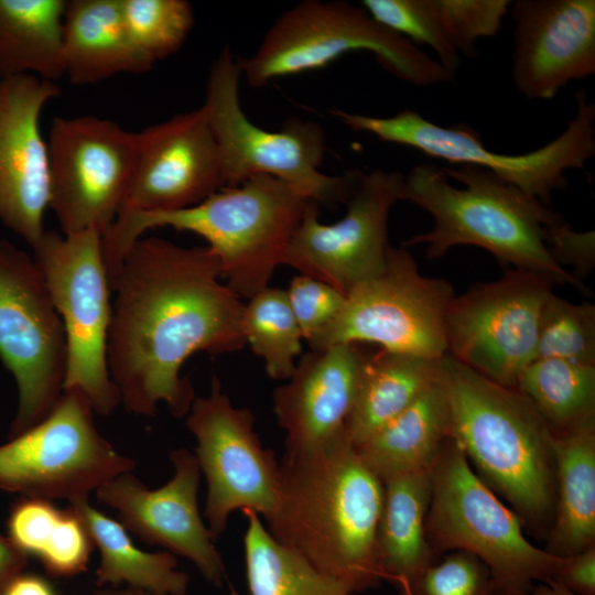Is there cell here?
I'll return each instance as SVG.
<instances>
[{"label": "cell", "mask_w": 595, "mask_h": 595, "mask_svg": "<svg viewBox=\"0 0 595 595\" xmlns=\"http://www.w3.org/2000/svg\"><path fill=\"white\" fill-rule=\"evenodd\" d=\"M218 258L206 247H182L141 237L111 284L108 369L125 409L153 416L158 404L188 413L195 398L184 363L195 353L240 350L245 344L240 296L219 281Z\"/></svg>", "instance_id": "6da1fadb"}, {"label": "cell", "mask_w": 595, "mask_h": 595, "mask_svg": "<svg viewBox=\"0 0 595 595\" xmlns=\"http://www.w3.org/2000/svg\"><path fill=\"white\" fill-rule=\"evenodd\" d=\"M383 482L353 444L285 454L267 529L323 573L358 594L382 580L378 530Z\"/></svg>", "instance_id": "7a4b0ae2"}, {"label": "cell", "mask_w": 595, "mask_h": 595, "mask_svg": "<svg viewBox=\"0 0 595 595\" xmlns=\"http://www.w3.org/2000/svg\"><path fill=\"white\" fill-rule=\"evenodd\" d=\"M441 376L450 436L477 477L518 515L526 533L544 541L555 508L549 425L518 389L496 383L446 354Z\"/></svg>", "instance_id": "3957f363"}, {"label": "cell", "mask_w": 595, "mask_h": 595, "mask_svg": "<svg viewBox=\"0 0 595 595\" xmlns=\"http://www.w3.org/2000/svg\"><path fill=\"white\" fill-rule=\"evenodd\" d=\"M313 202L282 180L256 175L184 209L119 217L101 237L110 284L128 250L145 231L171 227L203 237L218 258L227 285L240 298L251 299L269 286L274 270L283 264Z\"/></svg>", "instance_id": "277c9868"}, {"label": "cell", "mask_w": 595, "mask_h": 595, "mask_svg": "<svg viewBox=\"0 0 595 595\" xmlns=\"http://www.w3.org/2000/svg\"><path fill=\"white\" fill-rule=\"evenodd\" d=\"M401 201L418 205L434 220L430 231L411 237L403 248L424 244L428 258L435 259L456 246L480 247L504 266L589 293L549 252L543 226L556 213L493 172L421 163L404 175Z\"/></svg>", "instance_id": "5b68a950"}, {"label": "cell", "mask_w": 595, "mask_h": 595, "mask_svg": "<svg viewBox=\"0 0 595 595\" xmlns=\"http://www.w3.org/2000/svg\"><path fill=\"white\" fill-rule=\"evenodd\" d=\"M366 51L392 76L414 86L452 83L435 58L346 1L305 0L283 12L256 52L238 58L251 87L318 69L342 55Z\"/></svg>", "instance_id": "8992f818"}, {"label": "cell", "mask_w": 595, "mask_h": 595, "mask_svg": "<svg viewBox=\"0 0 595 595\" xmlns=\"http://www.w3.org/2000/svg\"><path fill=\"white\" fill-rule=\"evenodd\" d=\"M431 502L425 538L435 556L465 551L489 569L496 588L531 592L545 582L561 558L531 543L518 515L472 469L448 436L430 469Z\"/></svg>", "instance_id": "52a82bcc"}, {"label": "cell", "mask_w": 595, "mask_h": 595, "mask_svg": "<svg viewBox=\"0 0 595 595\" xmlns=\"http://www.w3.org/2000/svg\"><path fill=\"white\" fill-rule=\"evenodd\" d=\"M238 58L225 47L213 62L203 104L220 151L224 187H235L256 175L282 180L320 206L347 202L361 171L343 175L322 173L323 128L301 118L288 119L278 131L255 125L239 99Z\"/></svg>", "instance_id": "ba28073f"}, {"label": "cell", "mask_w": 595, "mask_h": 595, "mask_svg": "<svg viewBox=\"0 0 595 595\" xmlns=\"http://www.w3.org/2000/svg\"><path fill=\"white\" fill-rule=\"evenodd\" d=\"M575 100L576 113L564 131L543 147L523 154L491 152L467 125L440 126L411 109L391 117L339 109L332 113L351 130L368 132L380 141L410 147L452 164L485 169L547 205L554 192L567 187L566 171L585 170L586 162L595 154V104L587 101L584 88L576 91Z\"/></svg>", "instance_id": "9c48e42d"}, {"label": "cell", "mask_w": 595, "mask_h": 595, "mask_svg": "<svg viewBox=\"0 0 595 595\" xmlns=\"http://www.w3.org/2000/svg\"><path fill=\"white\" fill-rule=\"evenodd\" d=\"M32 249L65 332L63 391H80L95 413L109 415L121 399L107 360L112 290L101 235L96 230L72 235L45 230Z\"/></svg>", "instance_id": "30bf717a"}, {"label": "cell", "mask_w": 595, "mask_h": 595, "mask_svg": "<svg viewBox=\"0 0 595 595\" xmlns=\"http://www.w3.org/2000/svg\"><path fill=\"white\" fill-rule=\"evenodd\" d=\"M94 414L80 391L64 390L44 420L0 445V490L71 502L132 472L134 462L99 433Z\"/></svg>", "instance_id": "8fae6325"}, {"label": "cell", "mask_w": 595, "mask_h": 595, "mask_svg": "<svg viewBox=\"0 0 595 595\" xmlns=\"http://www.w3.org/2000/svg\"><path fill=\"white\" fill-rule=\"evenodd\" d=\"M453 296L447 280L422 275L405 248L390 246L380 272L346 294L337 317L309 345L323 349L369 343L440 359L446 354L445 314Z\"/></svg>", "instance_id": "7c38bea8"}, {"label": "cell", "mask_w": 595, "mask_h": 595, "mask_svg": "<svg viewBox=\"0 0 595 595\" xmlns=\"http://www.w3.org/2000/svg\"><path fill=\"white\" fill-rule=\"evenodd\" d=\"M0 360L19 393L9 439L44 420L63 393L62 320L33 257L0 239Z\"/></svg>", "instance_id": "4fadbf2b"}, {"label": "cell", "mask_w": 595, "mask_h": 595, "mask_svg": "<svg viewBox=\"0 0 595 595\" xmlns=\"http://www.w3.org/2000/svg\"><path fill=\"white\" fill-rule=\"evenodd\" d=\"M50 205L63 235L110 229L133 172L139 133L96 116L54 117L47 138Z\"/></svg>", "instance_id": "5bb4252c"}, {"label": "cell", "mask_w": 595, "mask_h": 595, "mask_svg": "<svg viewBox=\"0 0 595 595\" xmlns=\"http://www.w3.org/2000/svg\"><path fill=\"white\" fill-rule=\"evenodd\" d=\"M554 284L521 269L453 296L445 314L446 355L487 379L516 388L536 359L540 318Z\"/></svg>", "instance_id": "9a60e30c"}, {"label": "cell", "mask_w": 595, "mask_h": 595, "mask_svg": "<svg viewBox=\"0 0 595 595\" xmlns=\"http://www.w3.org/2000/svg\"><path fill=\"white\" fill-rule=\"evenodd\" d=\"M186 426L196 439L195 456L207 484L204 516L215 540L234 511L268 518L279 490L280 462L266 448L247 408L232 405L216 377L207 397H195Z\"/></svg>", "instance_id": "2e32d148"}, {"label": "cell", "mask_w": 595, "mask_h": 595, "mask_svg": "<svg viewBox=\"0 0 595 595\" xmlns=\"http://www.w3.org/2000/svg\"><path fill=\"white\" fill-rule=\"evenodd\" d=\"M404 174L361 173L345 216L333 224L318 219L320 205L307 207L285 252L283 264L347 294L382 269L390 245L388 219L401 201Z\"/></svg>", "instance_id": "e0dca14e"}, {"label": "cell", "mask_w": 595, "mask_h": 595, "mask_svg": "<svg viewBox=\"0 0 595 595\" xmlns=\"http://www.w3.org/2000/svg\"><path fill=\"white\" fill-rule=\"evenodd\" d=\"M138 133L137 159L117 218L184 209L224 188L220 151L204 105Z\"/></svg>", "instance_id": "ac0fdd59"}, {"label": "cell", "mask_w": 595, "mask_h": 595, "mask_svg": "<svg viewBox=\"0 0 595 595\" xmlns=\"http://www.w3.org/2000/svg\"><path fill=\"white\" fill-rule=\"evenodd\" d=\"M173 477L149 489L131 472L122 473L96 490L97 499L117 511L119 522L140 540L190 560L214 586L226 578L224 560L197 506L201 469L186 448L170 454Z\"/></svg>", "instance_id": "d6986e66"}, {"label": "cell", "mask_w": 595, "mask_h": 595, "mask_svg": "<svg viewBox=\"0 0 595 595\" xmlns=\"http://www.w3.org/2000/svg\"><path fill=\"white\" fill-rule=\"evenodd\" d=\"M61 87L33 75L0 78V221L33 247L50 205L48 154L40 118Z\"/></svg>", "instance_id": "ffe728a7"}, {"label": "cell", "mask_w": 595, "mask_h": 595, "mask_svg": "<svg viewBox=\"0 0 595 595\" xmlns=\"http://www.w3.org/2000/svg\"><path fill=\"white\" fill-rule=\"evenodd\" d=\"M512 80L528 99L550 100L595 74V0L511 1Z\"/></svg>", "instance_id": "44dd1931"}, {"label": "cell", "mask_w": 595, "mask_h": 595, "mask_svg": "<svg viewBox=\"0 0 595 595\" xmlns=\"http://www.w3.org/2000/svg\"><path fill=\"white\" fill-rule=\"evenodd\" d=\"M366 356L359 344H337L303 355L272 397L278 424L285 433V454L351 444L348 424Z\"/></svg>", "instance_id": "7402d4cb"}, {"label": "cell", "mask_w": 595, "mask_h": 595, "mask_svg": "<svg viewBox=\"0 0 595 595\" xmlns=\"http://www.w3.org/2000/svg\"><path fill=\"white\" fill-rule=\"evenodd\" d=\"M63 53L64 76L75 86L147 73L154 65L131 39L120 0H67Z\"/></svg>", "instance_id": "603a6c76"}, {"label": "cell", "mask_w": 595, "mask_h": 595, "mask_svg": "<svg viewBox=\"0 0 595 595\" xmlns=\"http://www.w3.org/2000/svg\"><path fill=\"white\" fill-rule=\"evenodd\" d=\"M448 436V401L440 374L439 379L405 410L353 446L383 480L396 475L430 470Z\"/></svg>", "instance_id": "cb8c5ba5"}, {"label": "cell", "mask_w": 595, "mask_h": 595, "mask_svg": "<svg viewBox=\"0 0 595 595\" xmlns=\"http://www.w3.org/2000/svg\"><path fill=\"white\" fill-rule=\"evenodd\" d=\"M553 447L555 508L543 550L565 558L595 545V420L553 434Z\"/></svg>", "instance_id": "d4e9b609"}, {"label": "cell", "mask_w": 595, "mask_h": 595, "mask_svg": "<svg viewBox=\"0 0 595 595\" xmlns=\"http://www.w3.org/2000/svg\"><path fill=\"white\" fill-rule=\"evenodd\" d=\"M378 530L382 580L397 587L407 584L439 560L425 538L431 496L430 470L388 477Z\"/></svg>", "instance_id": "484cf974"}, {"label": "cell", "mask_w": 595, "mask_h": 595, "mask_svg": "<svg viewBox=\"0 0 595 595\" xmlns=\"http://www.w3.org/2000/svg\"><path fill=\"white\" fill-rule=\"evenodd\" d=\"M85 523L99 551L96 584L139 588L158 595H186L188 575L178 570L176 556L167 551L145 552L131 540L127 529L89 504L88 498L68 506Z\"/></svg>", "instance_id": "4316f807"}, {"label": "cell", "mask_w": 595, "mask_h": 595, "mask_svg": "<svg viewBox=\"0 0 595 595\" xmlns=\"http://www.w3.org/2000/svg\"><path fill=\"white\" fill-rule=\"evenodd\" d=\"M441 358L428 359L385 349L367 354L348 424L350 443L357 445L365 441L436 381Z\"/></svg>", "instance_id": "83f0119b"}, {"label": "cell", "mask_w": 595, "mask_h": 595, "mask_svg": "<svg viewBox=\"0 0 595 595\" xmlns=\"http://www.w3.org/2000/svg\"><path fill=\"white\" fill-rule=\"evenodd\" d=\"M67 0H0V78L65 75L63 25Z\"/></svg>", "instance_id": "f1b7e54d"}, {"label": "cell", "mask_w": 595, "mask_h": 595, "mask_svg": "<svg viewBox=\"0 0 595 595\" xmlns=\"http://www.w3.org/2000/svg\"><path fill=\"white\" fill-rule=\"evenodd\" d=\"M8 538L28 556L36 558L53 577H72L87 570L94 543L69 507L52 500L21 497L10 509Z\"/></svg>", "instance_id": "f546056e"}, {"label": "cell", "mask_w": 595, "mask_h": 595, "mask_svg": "<svg viewBox=\"0 0 595 595\" xmlns=\"http://www.w3.org/2000/svg\"><path fill=\"white\" fill-rule=\"evenodd\" d=\"M244 534L246 577L250 595H358L280 543L253 511Z\"/></svg>", "instance_id": "4dcf8cb0"}, {"label": "cell", "mask_w": 595, "mask_h": 595, "mask_svg": "<svg viewBox=\"0 0 595 595\" xmlns=\"http://www.w3.org/2000/svg\"><path fill=\"white\" fill-rule=\"evenodd\" d=\"M516 389L532 402L552 434L595 420V366L538 358L522 370Z\"/></svg>", "instance_id": "1f68e13d"}, {"label": "cell", "mask_w": 595, "mask_h": 595, "mask_svg": "<svg viewBox=\"0 0 595 595\" xmlns=\"http://www.w3.org/2000/svg\"><path fill=\"white\" fill-rule=\"evenodd\" d=\"M244 334L251 350L263 359L271 379H289L303 338L286 290L268 286L245 304Z\"/></svg>", "instance_id": "d6a6232c"}, {"label": "cell", "mask_w": 595, "mask_h": 595, "mask_svg": "<svg viewBox=\"0 0 595 595\" xmlns=\"http://www.w3.org/2000/svg\"><path fill=\"white\" fill-rule=\"evenodd\" d=\"M538 358L595 366V305L574 304L552 293L540 318Z\"/></svg>", "instance_id": "836d02e7"}, {"label": "cell", "mask_w": 595, "mask_h": 595, "mask_svg": "<svg viewBox=\"0 0 595 595\" xmlns=\"http://www.w3.org/2000/svg\"><path fill=\"white\" fill-rule=\"evenodd\" d=\"M128 32L153 63L181 48L194 23L185 0H120Z\"/></svg>", "instance_id": "e575fe53"}, {"label": "cell", "mask_w": 595, "mask_h": 595, "mask_svg": "<svg viewBox=\"0 0 595 595\" xmlns=\"http://www.w3.org/2000/svg\"><path fill=\"white\" fill-rule=\"evenodd\" d=\"M378 23L411 43L429 45L437 62L456 76L459 53L450 42L434 0H364L360 4Z\"/></svg>", "instance_id": "d590c367"}, {"label": "cell", "mask_w": 595, "mask_h": 595, "mask_svg": "<svg viewBox=\"0 0 595 595\" xmlns=\"http://www.w3.org/2000/svg\"><path fill=\"white\" fill-rule=\"evenodd\" d=\"M398 589L399 595H494L496 586L480 559L465 551H452Z\"/></svg>", "instance_id": "8d00e7d4"}, {"label": "cell", "mask_w": 595, "mask_h": 595, "mask_svg": "<svg viewBox=\"0 0 595 595\" xmlns=\"http://www.w3.org/2000/svg\"><path fill=\"white\" fill-rule=\"evenodd\" d=\"M434 1L450 42L459 54L467 56L476 55L478 40L499 32L511 3L509 0Z\"/></svg>", "instance_id": "74e56055"}, {"label": "cell", "mask_w": 595, "mask_h": 595, "mask_svg": "<svg viewBox=\"0 0 595 595\" xmlns=\"http://www.w3.org/2000/svg\"><path fill=\"white\" fill-rule=\"evenodd\" d=\"M288 300L307 343L314 340L337 317L346 295L317 279L300 274L286 290Z\"/></svg>", "instance_id": "f35d334b"}, {"label": "cell", "mask_w": 595, "mask_h": 595, "mask_svg": "<svg viewBox=\"0 0 595 595\" xmlns=\"http://www.w3.org/2000/svg\"><path fill=\"white\" fill-rule=\"evenodd\" d=\"M544 241L554 261L574 269V277L582 281L595 266V232L577 231L555 214L544 226Z\"/></svg>", "instance_id": "ab89813d"}, {"label": "cell", "mask_w": 595, "mask_h": 595, "mask_svg": "<svg viewBox=\"0 0 595 595\" xmlns=\"http://www.w3.org/2000/svg\"><path fill=\"white\" fill-rule=\"evenodd\" d=\"M550 580L575 595H595V545L561 558Z\"/></svg>", "instance_id": "60d3db41"}, {"label": "cell", "mask_w": 595, "mask_h": 595, "mask_svg": "<svg viewBox=\"0 0 595 595\" xmlns=\"http://www.w3.org/2000/svg\"><path fill=\"white\" fill-rule=\"evenodd\" d=\"M29 556L0 533V593L18 574L24 572Z\"/></svg>", "instance_id": "b9f144b4"}, {"label": "cell", "mask_w": 595, "mask_h": 595, "mask_svg": "<svg viewBox=\"0 0 595 595\" xmlns=\"http://www.w3.org/2000/svg\"><path fill=\"white\" fill-rule=\"evenodd\" d=\"M0 595H60L48 578L22 572L12 578Z\"/></svg>", "instance_id": "7bdbcfd3"}, {"label": "cell", "mask_w": 595, "mask_h": 595, "mask_svg": "<svg viewBox=\"0 0 595 595\" xmlns=\"http://www.w3.org/2000/svg\"><path fill=\"white\" fill-rule=\"evenodd\" d=\"M531 594L532 595H575L550 578L541 583L540 585L532 587Z\"/></svg>", "instance_id": "ee69618b"}, {"label": "cell", "mask_w": 595, "mask_h": 595, "mask_svg": "<svg viewBox=\"0 0 595 595\" xmlns=\"http://www.w3.org/2000/svg\"><path fill=\"white\" fill-rule=\"evenodd\" d=\"M88 595H158V594L127 586L122 588H119V587L102 588L101 587L100 589H97Z\"/></svg>", "instance_id": "f6af8a7d"}, {"label": "cell", "mask_w": 595, "mask_h": 595, "mask_svg": "<svg viewBox=\"0 0 595 595\" xmlns=\"http://www.w3.org/2000/svg\"><path fill=\"white\" fill-rule=\"evenodd\" d=\"M494 595H532L529 591L496 588Z\"/></svg>", "instance_id": "bcb514c9"}, {"label": "cell", "mask_w": 595, "mask_h": 595, "mask_svg": "<svg viewBox=\"0 0 595 595\" xmlns=\"http://www.w3.org/2000/svg\"><path fill=\"white\" fill-rule=\"evenodd\" d=\"M230 595H240V594H239L237 591L231 589V591H230Z\"/></svg>", "instance_id": "7dc6e473"}]
</instances>
